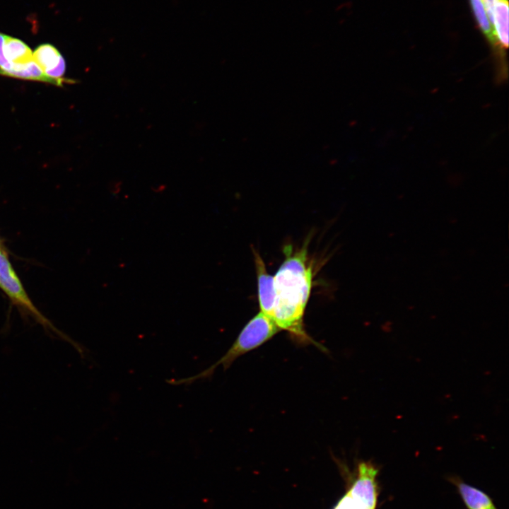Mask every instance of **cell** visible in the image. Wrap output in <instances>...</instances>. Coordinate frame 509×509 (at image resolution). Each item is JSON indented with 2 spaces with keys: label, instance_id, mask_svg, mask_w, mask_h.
<instances>
[{
  "label": "cell",
  "instance_id": "7",
  "mask_svg": "<svg viewBox=\"0 0 509 509\" xmlns=\"http://www.w3.org/2000/svg\"><path fill=\"white\" fill-rule=\"evenodd\" d=\"M4 54L12 66V70L5 76L8 77H11L12 74L23 69L33 61V52L27 44L6 35H4Z\"/></svg>",
  "mask_w": 509,
  "mask_h": 509
},
{
  "label": "cell",
  "instance_id": "1",
  "mask_svg": "<svg viewBox=\"0 0 509 509\" xmlns=\"http://www.w3.org/2000/svg\"><path fill=\"white\" fill-rule=\"evenodd\" d=\"M308 245L306 242L295 250L290 245L284 247L285 259L274 276L275 299L270 318L280 329L287 331L295 341L314 344L322 349L307 334L303 324L312 279Z\"/></svg>",
  "mask_w": 509,
  "mask_h": 509
},
{
  "label": "cell",
  "instance_id": "2",
  "mask_svg": "<svg viewBox=\"0 0 509 509\" xmlns=\"http://www.w3.org/2000/svg\"><path fill=\"white\" fill-rule=\"evenodd\" d=\"M280 330L271 318L260 311L243 327L228 351L212 365L195 375L166 381L171 385H188L198 380L211 378L219 365L227 370L238 358L260 346Z\"/></svg>",
  "mask_w": 509,
  "mask_h": 509
},
{
  "label": "cell",
  "instance_id": "3",
  "mask_svg": "<svg viewBox=\"0 0 509 509\" xmlns=\"http://www.w3.org/2000/svg\"><path fill=\"white\" fill-rule=\"evenodd\" d=\"M0 288L10 298L12 303L21 308L23 312L30 315L47 331L53 332L70 343L81 356H84L86 352L84 348L56 328L32 303L13 269L7 254L1 247H0Z\"/></svg>",
  "mask_w": 509,
  "mask_h": 509
},
{
  "label": "cell",
  "instance_id": "11",
  "mask_svg": "<svg viewBox=\"0 0 509 509\" xmlns=\"http://www.w3.org/2000/svg\"><path fill=\"white\" fill-rule=\"evenodd\" d=\"M4 35H5L0 33V76H5L12 70V66L4 54Z\"/></svg>",
  "mask_w": 509,
  "mask_h": 509
},
{
  "label": "cell",
  "instance_id": "10",
  "mask_svg": "<svg viewBox=\"0 0 509 509\" xmlns=\"http://www.w3.org/2000/svg\"><path fill=\"white\" fill-rule=\"evenodd\" d=\"M469 2L476 23L482 34L493 47H496L493 29L487 17L482 1L469 0Z\"/></svg>",
  "mask_w": 509,
  "mask_h": 509
},
{
  "label": "cell",
  "instance_id": "4",
  "mask_svg": "<svg viewBox=\"0 0 509 509\" xmlns=\"http://www.w3.org/2000/svg\"><path fill=\"white\" fill-rule=\"evenodd\" d=\"M378 469L369 462L358 464L357 476L347 493L359 505L365 509H375L378 500L376 476Z\"/></svg>",
  "mask_w": 509,
  "mask_h": 509
},
{
  "label": "cell",
  "instance_id": "6",
  "mask_svg": "<svg viewBox=\"0 0 509 509\" xmlns=\"http://www.w3.org/2000/svg\"><path fill=\"white\" fill-rule=\"evenodd\" d=\"M252 251L257 278L260 311L270 318L275 299L274 276L267 272L265 264L259 254L254 250Z\"/></svg>",
  "mask_w": 509,
  "mask_h": 509
},
{
  "label": "cell",
  "instance_id": "8",
  "mask_svg": "<svg viewBox=\"0 0 509 509\" xmlns=\"http://www.w3.org/2000/svg\"><path fill=\"white\" fill-rule=\"evenodd\" d=\"M496 47L501 49L508 47V1L496 0L493 12V23Z\"/></svg>",
  "mask_w": 509,
  "mask_h": 509
},
{
  "label": "cell",
  "instance_id": "5",
  "mask_svg": "<svg viewBox=\"0 0 509 509\" xmlns=\"http://www.w3.org/2000/svg\"><path fill=\"white\" fill-rule=\"evenodd\" d=\"M33 60L45 75L55 79L64 78L66 62L58 49L50 44H42L33 52Z\"/></svg>",
  "mask_w": 509,
  "mask_h": 509
},
{
  "label": "cell",
  "instance_id": "12",
  "mask_svg": "<svg viewBox=\"0 0 509 509\" xmlns=\"http://www.w3.org/2000/svg\"><path fill=\"white\" fill-rule=\"evenodd\" d=\"M0 247H1V244H0Z\"/></svg>",
  "mask_w": 509,
  "mask_h": 509
},
{
  "label": "cell",
  "instance_id": "9",
  "mask_svg": "<svg viewBox=\"0 0 509 509\" xmlns=\"http://www.w3.org/2000/svg\"><path fill=\"white\" fill-rule=\"evenodd\" d=\"M459 493L469 509H497L490 497L483 491L456 480Z\"/></svg>",
  "mask_w": 509,
  "mask_h": 509
}]
</instances>
